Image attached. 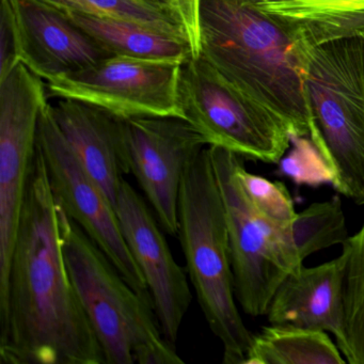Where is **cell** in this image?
<instances>
[{
    "label": "cell",
    "mask_w": 364,
    "mask_h": 364,
    "mask_svg": "<svg viewBox=\"0 0 364 364\" xmlns=\"http://www.w3.org/2000/svg\"><path fill=\"white\" fill-rule=\"evenodd\" d=\"M125 242L139 266L165 338L176 344L193 300L188 274L174 259L154 212L123 181L116 203Z\"/></svg>",
    "instance_id": "cell-13"
},
{
    "label": "cell",
    "mask_w": 364,
    "mask_h": 364,
    "mask_svg": "<svg viewBox=\"0 0 364 364\" xmlns=\"http://www.w3.org/2000/svg\"><path fill=\"white\" fill-rule=\"evenodd\" d=\"M56 9L129 21L187 42L186 33L171 8L151 0H40ZM188 43V42H187ZM191 48V46H189Z\"/></svg>",
    "instance_id": "cell-20"
},
{
    "label": "cell",
    "mask_w": 364,
    "mask_h": 364,
    "mask_svg": "<svg viewBox=\"0 0 364 364\" xmlns=\"http://www.w3.org/2000/svg\"><path fill=\"white\" fill-rule=\"evenodd\" d=\"M304 46L364 37V0H247Z\"/></svg>",
    "instance_id": "cell-16"
},
{
    "label": "cell",
    "mask_w": 364,
    "mask_h": 364,
    "mask_svg": "<svg viewBox=\"0 0 364 364\" xmlns=\"http://www.w3.org/2000/svg\"><path fill=\"white\" fill-rule=\"evenodd\" d=\"M326 331L269 325L253 336L242 364H345Z\"/></svg>",
    "instance_id": "cell-18"
},
{
    "label": "cell",
    "mask_w": 364,
    "mask_h": 364,
    "mask_svg": "<svg viewBox=\"0 0 364 364\" xmlns=\"http://www.w3.org/2000/svg\"><path fill=\"white\" fill-rule=\"evenodd\" d=\"M48 95L46 82L21 63L0 74V282L9 268Z\"/></svg>",
    "instance_id": "cell-10"
},
{
    "label": "cell",
    "mask_w": 364,
    "mask_h": 364,
    "mask_svg": "<svg viewBox=\"0 0 364 364\" xmlns=\"http://www.w3.org/2000/svg\"><path fill=\"white\" fill-rule=\"evenodd\" d=\"M178 240L189 281L225 364H242L253 334L236 306L227 217L208 146L189 164L181 186Z\"/></svg>",
    "instance_id": "cell-3"
},
{
    "label": "cell",
    "mask_w": 364,
    "mask_h": 364,
    "mask_svg": "<svg viewBox=\"0 0 364 364\" xmlns=\"http://www.w3.org/2000/svg\"><path fill=\"white\" fill-rule=\"evenodd\" d=\"M346 255L343 301V336L338 343L349 364H364V223L342 245Z\"/></svg>",
    "instance_id": "cell-19"
},
{
    "label": "cell",
    "mask_w": 364,
    "mask_h": 364,
    "mask_svg": "<svg viewBox=\"0 0 364 364\" xmlns=\"http://www.w3.org/2000/svg\"><path fill=\"white\" fill-rule=\"evenodd\" d=\"M291 233L302 262L317 251L344 244L349 236L340 198L336 196L327 201L316 202L297 213Z\"/></svg>",
    "instance_id": "cell-21"
},
{
    "label": "cell",
    "mask_w": 364,
    "mask_h": 364,
    "mask_svg": "<svg viewBox=\"0 0 364 364\" xmlns=\"http://www.w3.org/2000/svg\"><path fill=\"white\" fill-rule=\"evenodd\" d=\"M180 100L185 120L206 146L266 164L280 163L291 146L284 121L232 86L201 56L182 65Z\"/></svg>",
    "instance_id": "cell-7"
},
{
    "label": "cell",
    "mask_w": 364,
    "mask_h": 364,
    "mask_svg": "<svg viewBox=\"0 0 364 364\" xmlns=\"http://www.w3.org/2000/svg\"><path fill=\"white\" fill-rule=\"evenodd\" d=\"M244 157L238 161L236 173L250 203L257 213L268 220L291 229L297 213L284 184L272 182L263 176L251 173L245 167Z\"/></svg>",
    "instance_id": "cell-22"
},
{
    "label": "cell",
    "mask_w": 364,
    "mask_h": 364,
    "mask_svg": "<svg viewBox=\"0 0 364 364\" xmlns=\"http://www.w3.org/2000/svg\"><path fill=\"white\" fill-rule=\"evenodd\" d=\"M119 122L129 173L144 191L164 231L176 236L183 178L206 144L185 119L131 117L119 118Z\"/></svg>",
    "instance_id": "cell-11"
},
{
    "label": "cell",
    "mask_w": 364,
    "mask_h": 364,
    "mask_svg": "<svg viewBox=\"0 0 364 364\" xmlns=\"http://www.w3.org/2000/svg\"><path fill=\"white\" fill-rule=\"evenodd\" d=\"M186 33L193 57L200 55V0H168Z\"/></svg>",
    "instance_id": "cell-24"
},
{
    "label": "cell",
    "mask_w": 364,
    "mask_h": 364,
    "mask_svg": "<svg viewBox=\"0 0 364 364\" xmlns=\"http://www.w3.org/2000/svg\"><path fill=\"white\" fill-rule=\"evenodd\" d=\"M55 99L48 107L61 135L116 208L129 173L118 117L75 100Z\"/></svg>",
    "instance_id": "cell-14"
},
{
    "label": "cell",
    "mask_w": 364,
    "mask_h": 364,
    "mask_svg": "<svg viewBox=\"0 0 364 364\" xmlns=\"http://www.w3.org/2000/svg\"><path fill=\"white\" fill-rule=\"evenodd\" d=\"M57 10L112 54L181 63L193 57L189 44L185 40L142 25L73 10Z\"/></svg>",
    "instance_id": "cell-17"
},
{
    "label": "cell",
    "mask_w": 364,
    "mask_h": 364,
    "mask_svg": "<svg viewBox=\"0 0 364 364\" xmlns=\"http://www.w3.org/2000/svg\"><path fill=\"white\" fill-rule=\"evenodd\" d=\"M200 55L321 151L306 97V48L247 0H200Z\"/></svg>",
    "instance_id": "cell-2"
},
{
    "label": "cell",
    "mask_w": 364,
    "mask_h": 364,
    "mask_svg": "<svg viewBox=\"0 0 364 364\" xmlns=\"http://www.w3.org/2000/svg\"><path fill=\"white\" fill-rule=\"evenodd\" d=\"M183 63L114 55L97 65L46 80L48 93L75 100L119 118L184 119L180 100Z\"/></svg>",
    "instance_id": "cell-8"
},
{
    "label": "cell",
    "mask_w": 364,
    "mask_h": 364,
    "mask_svg": "<svg viewBox=\"0 0 364 364\" xmlns=\"http://www.w3.org/2000/svg\"><path fill=\"white\" fill-rule=\"evenodd\" d=\"M358 204H360V205H364V195H363V197H362V199L360 200L359 203H358Z\"/></svg>",
    "instance_id": "cell-26"
},
{
    "label": "cell",
    "mask_w": 364,
    "mask_h": 364,
    "mask_svg": "<svg viewBox=\"0 0 364 364\" xmlns=\"http://www.w3.org/2000/svg\"><path fill=\"white\" fill-rule=\"evenodd\" d=\"M0 362L105 364L65 265L58 205L38 149L7 276L0 282Z\"/></svg>",
    "instance_id": "cell-1"
},
{
    "label": "cell",
    "mask_w": 364,
    "mask_h": 364,
    "mask_svg": "<svg viewBox=\"0 0 364 364\" xmlns=\"http://www.w3.org/2000/svg\"><path fill=\"white\" fill-rule=\"evenodd\" d=\"M208 149L227 217L236 299L246 314H267L281 283L304 262L298 257L291 229L262 216L247 198L236 173L242 156Z\"/></svg>",
    "instance_id": "cell-6"
},
{
    "label": "cell",
    "mask_w": 364,
    "mask_h": 364,
    "mask_svg": "<svg viewBox=\"0 0 364 364\" xmlns=\"http://www.w3.org/2000/svg\"><path fill=\"white\" fill-rule=\"evenodd\" d=\"M58 214L65 265L105 364L184 363L164 336L152 299L136 291L59 206Z\"/></svg>",
    "instance_id": "cell-4"
},
{
    "label": "cell",
    "mask_w": 364,
    "mask_h": 364,
    "mask_svg": "<svg viewBox=\"0 0 364 364\" xmlns=\"http://www.w3.org/2000/svg\"><path fill=\"white\" fill-rule=\"evenodd\" d=\"M151 1H154V3L163 4V5L169 6V1H168V0H151Z\"/></svg>",
    "instance_id": "cell-25"
},
{
    "label": "cell",
    "mask_w": 364,
    "mask_h": 364,
    "mask_svg": "<svg viewBox=\"0 0 364 364\" xmlns=\"http://www.w3.org/2000/svg\"><path fill=\"white\" fill-rule=\"evenodd\" d=\"M346 255L289 274L274 293L267 311L270 325L330 332L340 342L344 321Z\"/></svg>",
    "instance_id": "cell-15"
},
{
    "label": "cell",
    "mask_w": 364,
    "mask_h": 364,
    "mask_svg": "<svg viewBox=\"0 0 364 364\" xmlns=\"http://www.w3.org/2000/svg\"><path fill=\"white\" fill-rule=\"evenodd\" d=\"M37 149L57 205L86 232L136 291L151 298L146 279L125 242L116 208L61 135L48 103L40 117Z\"/></svg>",
    "instance_id": "cell-9"
},
{
    "label": "cell",
    "mask_w": 364,
    "mask_h": 364,
    "mask_svg": "<svg viewBox=\"0 0 364 364\" xmlns=\"http://www.w3.org/2000/svg\"><path fill=\"white\" fill-rule=\"evenodd\" d=\"M280 172L298 186L333 185L336 176L327 157L308 136H291L289 152L280 161Z\"/></svg>",
    "instance_id": "cell-23"
},
{
    "label": "cell",
    "mask_w": 364,
    "mask_h": 364,
    "mask_svg": "<svg viewBox=\"0 0 364 364\" xmlns=\"http://www.w3.org/2000/svg\"><path fill=\"white\" fill-rule=\"evenodd\" d=\"M319 144L333 166V187L359 203L364 195V37L306 48L304 76Z\"/></svg>",
    "instance_id": "cell-5"
},
{
    "label": "cell",
    "mask_w": 364,
    "mask_h": 364,
    "mask_svg": "<svg viewBox=\"0 0 364 364\" xmlns=\"http://www.w3.org/2000/svg\"><path fill=\"white\" fill-rule=\"evenodd\" d=\"M1 23L9 31L16 63L44 82L114 56L63 12L40 0H1Z\"/></svg>",
    "instance_id": "cell-12"
}]
</instances>
